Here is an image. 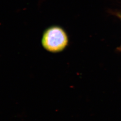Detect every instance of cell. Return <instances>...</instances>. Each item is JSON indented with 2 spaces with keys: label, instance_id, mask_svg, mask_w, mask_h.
Listing matches in <instances>:
<instances>
[{
  "label": "cell",
  "instance_id": "1",
  "mask_svg": "<svg viewBox=\"0 0 121 121\" xmlns=\"http://www.w3.org/2000/svg\"><path fill=\"white\" fill-rule=\"evenodd\" d=\"M69 43V38L65 30L58 26H50L43 31L42 45L46 51L52 53L63 51Z\"/></svg>",
  "mask_w": 121,
  "mask_h": 121
}]
</instances>
